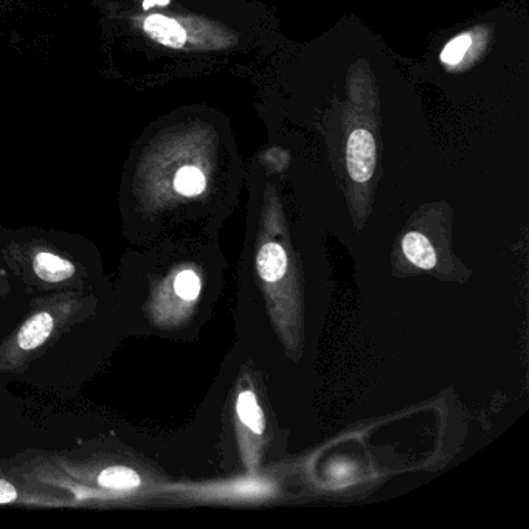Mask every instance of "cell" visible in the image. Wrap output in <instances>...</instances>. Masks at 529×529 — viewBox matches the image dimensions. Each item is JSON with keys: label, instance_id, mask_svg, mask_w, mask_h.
Masks as SVG:
<instances>
[{"label": "cell", "instance_id": "obj_7", "mask_svg": "<svg viewBox=\"0 0 529 529\" xmlns=\"http://www.w3.org/2000/svg\"><path fill=\"white\" fill-rule=\"evenodd\" d=\"M236 412L239 419L243 421L244 426L249 427L252 432L261 433L266 429V419H264L263 410L256 401L252 391H243L236 402Z\"/></svg>", "mask_w": 529, "mask_h": 529}, {"label": "cell", "instance_id": "obj_5", "mask_svg": "<svg viewBox=\"0 0 529 529\" xmlns=\"http://www.w3.org/2000/svg\"><path fill=\"white\" fill-rule=\"evenodd\" d=\"M33 269L41 280L49 283H61L75 274V267L52 253H39L33 261Z\"/></svg>", "mask_w": 529, "mask_h": 529}, {"label": "cell", "instance_id": "obj_8", "mask_svg": "<svg viewBox=\"0 0 529 529\" xmlns=\"http://www.w3.org/2000/svg\"><path fill=\"white\" fill-rule=\"evenodd\" d=\"M98 483L103 488L123 491V489H134L142 485V478L129 467L114 466L108 467V469H104L101 472L100 477H98Z\"/></svg>", "mask_w": 529, "mask_h": 529}, {"label": "cell", "instance_id": "obj_12", "mask_svg": "<svg viewBox=\"0 0 529 529\" xmlns=\"http://www.w3.org/2000/svg\"><path fill=\"white\" fill-rule=\"evenodd\" d=\"M18 498V491L8 481L0 480V505L14 502Z\"/></svg>", "mask_w": 529, "mask_h": 529}, {"label": "cell", "instance_id": "obj_3", "mask_svg": "<svg viewBox=\"0 0 529 529\" xmlns=\"http://www.w3.org/2000/svg\"><path fill=\"white\" fill-rule=\"evenodd\" d=\"M260 277L267 283H275L286 274L287 255L277 243L264 244L256 260Z\"/></svg>", "mask_w": 529, "mask_h": 529}, {"label": "cell", "instance_id": "obj_9", "mask_svg": "<svg viewBox=\"0 0 529 529\" xmlns=\"http://www.w3.org/2000/svg\"><path fill=\"white\" fill-rule=\"evenodd\" d=\"M205 176L196 166H184L174 179V187L184 196H198L205 190Z\"/></svg>", "mask_w": 529, "mask_h": 529}, {"label": "cell", "instance_id": "obj_1", "mask_svg": "<svg viewBox=\"0 0 529 529\" xmlns=\"http://www.w3.org/2000/svg\"><path fill=\"white\" fill-rule=\"evenodd\" d=\"M346 163L350 176L359 184L371 179L376 166V143L370 132L357 129L351 134L346 148Z\"/></svg>", "mask_w": 529, "mask_h": 529}, {"label": "cell", "instance_id": "obj_6", "mask_svg": "<svg viewBox=\"0 0 529 529\" xmlns=\"http://www.w3.org/2000/svg\"><path fill=\"white\" fill-rule=\"evenodd\" d=\"M405 256L419 269H433L436 264V253L426 236L418 232L408 233L402 241Z\"/></svg>", "mask_w": 529, "mask_h": 529}, {"label": "cell", "instance_id": "obj_4", "mask_svg": "<svg viewBox=\"0 0 529 529\" xmlns=\"http://www.w3.org/2000/svg\"><path fill=\"white\" fill-rule=\"evenodd\" d=\"M53 331V317L47 312L36 314L32 319L27 320L18 334V343L22 350H35L41 346L45 340L49 339Z\"/></svg>", "mask_w": 529, "mask_h": 529}, {"label": "cell", "instance_id": "obj_10", "mask_svg": "<svg viewBox=\"0 0 529 529\" xmlns=\"http://www.w3.org/2000/svg\"><path fill=\"white\" fill-rule=\"evenodd\" d=\"M174 289L180 298L188 301L196 300L201 294V280H199L198 275L194 274L193 270H184L177 275Z\"/></svg>", "mask_w": 529, "mask_h": 529}, {"label": "cell", "instance_id": "obj_11", "mask_svg": "<svg viewBox=\"0 0 529 529\" xmlns=\"http://www.w3.org/2000/svg\"><path fill=\"white\" fill-rule=\"evenodd\" d=\"M472 38L469 35H460L452 39L449 44L444 47L441 53V59L447 66H457L461 59L466 55L467 50L471 47Z\"/></svg>", "mask_w": 529, "mask_h": 529}, {"label": "cell", "instance_id": "obj_2", "mask_svg": "<svg viewBox=\"0 0 529 529\" xmlns=\"http://www.w3.org/2000/svg\"><path fill=\"white\" fill-rule=\"evenodd\" d=\"M143 28L154 41L171 47V49H182L187 42L185 28L173 19L165 18L160 14H153V16L146 18Z\"/></svg>", "mask_w": 529, "mask_h": 529}, {"label": "cell", "instance_id": "obj_13", "mask_svg": "<svg viewBox=\"0 0 529 529\" xmlns=\"http://www.w3.org/2000/svg\"><path fill=\"white\" fill-rule=\"evenodd\" d=\"M157 0H145V4H143V8L145 10H148L149 7H154L156 5Z\"/></svg>", "mask_w": 529, "mask_h": 529}, {"label": "cell", "instance_id": "obj_14", "mask_svg": "<svg viewBox=\"0 0 529 529\" xmlns=\"http://www.w3.org/2000/svg\"><path fill=\"white\" fill-rule=\"evenodd\" d=\"M168 2H170V0H157L156 4L157 5H168Z\"/></svg>", "mask_w": 529, "mask_h": 529}]
</instances>
